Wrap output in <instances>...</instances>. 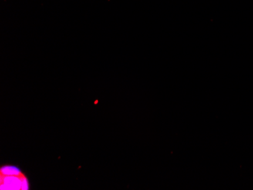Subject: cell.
Returning <instances> with one entry per match:
<instances>
[{
    "label": "cell",
    "instance_id": "cell-1",
    "mask_svg": "<svg viewBox=\"0 0 253 190\" xmlns=\"http://www.w3.org/2000/svg\"><path fill=\"white\" fill-rule=\"evenodd\" d=\"M1 190H30L29 181L25 174L19 175H2L0 178Z\"/></svg>",
    "mask_w": 253,
    "mask_h": 190
},
{
    "label": "cell",
    "instance_id": "cell-2",
    "mask_svg": "<svg viewBox=\"0 0 253 190\" xmlns=\"http://www.w3.org/2000/svg\"><path fill=\"white\" fill-rule=\"evenodd\" d=\"M1 174L2 175H19L22 174L20 170L14 166L5 165L1 167Z\"/></svg>",
    "mask_w": 253,
    "mask_h": 190
}]
</instances>
